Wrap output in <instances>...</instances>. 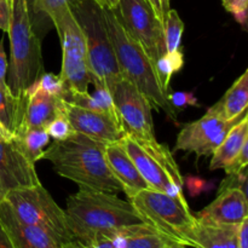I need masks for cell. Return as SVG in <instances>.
Wrapping results in <instances>:
<instances>
[{"label": "cell", "instance_id": "cell-1", "mask_svg": "<svg viewBox=\"0 0 248 248\" xmlns=\"http://www.w3.org/2000/svg\"><path fill=\"white\" fill-rule=\"evenodd\" d=\"M65 216L73 237L81 244L145 223L130 201L116 194L84 188L68 198Z\"/></svg>", "mask_w": 248, "mask_h": 248}, {"label": "cell", "instance_id": "cell-2", "mask_svg": "<svg viewBox=\"0 0 248 248\" xmlns=\"http://www.w3.org/2000/svg\"><path fill=\"white\" fill-rule=\"evenodd\" d=\"M106 145L77 132L65 140H55L44 150L43 159L50 161L61 177L77 183L79 188L119 194L123 188L107 164Z\"/></svg>", "mask_w": 248, "mask_h": 248}, {"label": "cell", "instance_id": "cell-3", "mask_svg": "<svg viewBox=\"0 0 248 248\" xmlns=\"http://www.w3.org/2000/svg\"><path fill=\"white\" fill-rule=\"evenodd\" d=\"M103 16L124 79L135 85L149 99L152 107L156 110H164L170 119L176 121L177 111L170 104L167 93L160 85L152 60L142 46L126 33L114 10L103 9Z\"/></svg>", "mask_w": 248, "mask_h": 248}, {"label": "cell", "instance_id": "cell-4", "mask_svg": "<svg viewBox=\"0 0 248 248\" xmlns=\"http://www.w3.org/2000/svg\"><path fill=\"white\" fill-rule=\"evenodd\" d=\"M7 85L12 94L26 99L27 89L44 73L41 40L34 31L28 0H11Z\"/></svg>", "mask_w": 248, "mask_h": 248}, {"label": "cell", "instance_id": "cell-5", "mask_svg": "<svg viewBox=\"0 0 248 248\" xmlns=\"http://www.w3.org/2000/svg\"><path fill=\"white\" fill-rule=\"evenodd\" d=\"M128 200L147 224L177 244L198 248V218L186 199L148 188Z\"/></svg>", "mask_w": 248, "mask_h": 248}, {"label": "cell", "instance_id": "cell-6", "mask_svg": "<svg viewBox=\"0 0 248 248\" xmlns=\"http://www.w3.org/2000/svg\"><path fill=\"white\" fill-rule=\"evenodd\" d=\"M70 9L85 34L87 62L94 77L93 84L103 85L110 91L123 75L107 31L103 9L92 0H73Z\"/></svg>", "mask_w": 248, "mask_h": 248}, {"label": "cell", "instance_id": "cell-7", "mask_svg": "<svg viewBox=\"0 0 248 248\" xmlns=\"http://www.w3.org/2000/svg\"><path fill=\"white\" fill-rule=\"evenodd\" d=\"M18 219L45 232L58 246L73 241L65 211L43 186L7 190L2 196Z\"/></svg>", "mask_w": 248, "mask_h": 248}, {"label": "cell", "instance_id": "cell-8", "mask_svg": "<svg viewBox=\"0 0 248 248\" xmlns=\"http://www.w3.org/2000/svg\"><path fill=\"white\" fill-rule=\"evenodd\" d=\"M150 189L179 199L183 194V177L171 150L155 140H142L126 133L119 140Z\"/></svg>", "mask_w": 248, "mask_h": 248}, {"label": "cell", "instance_id": "cell-9", "mask_svg": "<svg viewBox=\"0 0 248 248\" xmlns=\"http://www.w3.org/2000/svg\"><path fill=\"white\" fill-rule=\"evenodd\" d=\"M126 33L137 41L155 64L167 52L164 24L147 0H120L115 10Z\"/></svg>", "mask_w": 248, "mask_h": 248}, {"label": "cell", "instance_id": "cell-10", "mask_svg": "<svg viewBox=\"0 0 248 248\" xmlns=\"http://www.w3.org/2000/svg\"><path fill=\"white\" fill-rule=\"evenodd\" d=\"M110 93L126 133L137 140H156L149 99L124 78L114 85Z\"/></svg>", "mask_w": 248, "mask_h": 248}, {"label": "cell", "instance_id": "cell-11", "mask_svg": "<svg viewBox=\"0 0 248 248\" xmlns=\"http://www.w3.org/2000/svg\"><path fill=\"white\" fill-rule=\"evenodd\" d=\"M247 113L230 121L220 120L206 113L199 120L183 126L177 136L174 150H183L196 156H210L222 143L232 126L236 125Z\"/></svg>", "mask_w": 248, "mask_h": 248}, {"label": "cell", "instance_id": "cell-12", "mask_svg": "<svg viewBox=\"0 0 248 248\" xmlns=\"http://www.w3.org/2000/svg\"><path fill=\"white\" fill-rule=\"evenodd\" d=\"M63 111L75 132L103 144L119 142L126 135L120 119L110 114L81 108L67 101Z\"/></svg>", "mask_w": 248, "mask_h": 248}, {"label": "cell", "instance_id": "cell-13", "mask_svg": "<svg viewBox=\"0 0 248 248\" xmlns=\"http://www.w3.org/2000/svg\"><path fill=\"white\" fill-rule=\"evenodd\" d=\"M0 184L7 190L40 184L34 164L29 162L14 142L0 140Z\"/></svg>", "mask_w": 248, "mask_h": 248}, {"label": "cell", "instance_id": "cell-14", "mask_svg": "<svg viewBox=\"0 0 248 248\" xmlns=\"http://www.w3.org/2000/svg\"><path fill=\"white\" fill-rule=\"evenodd\" d=\"M199 220L215 224L239 225L248 218L247 194L239 189H229L222 193L196 215Z\"/></svg>", "mask_w": 248, "mask_h": 248}, {"label": "cell", "instance_id": "cell-15", "mask_svg": "<svg viewBox=\"0 0 248 248\" xmlns=\"http://www.w3.org/2000/svg\"><path fill=\"white\" fill-rule=\"evenodd\" d=\"M0 227L14 248H60L45 232L18 219L4 199L0 201Z\"/></svg>", "mask_w": 248, "mask_h": 248}, {"label": "cell", "instance_id": "cell-16", "mask_svg": "<svg viewBox=\"0 0 248 248\" xmlns=\"http://www.w3.org/2000/svg\"><path fill=\"white\" fill-rule=\"evenodd\" d=\"M104 154L109 170L128 199L135 196L140 190L149 188L120 143L115 142L107 144Z\"/></svg>", "mask_w": 248, "mask_h": 248}, {"label": "cell", "instance_id": "cell-17", "mask_svg": "<svg viewBox=\"0 0 248 248\" xmlns=\"http://www.w3.org/2000/svg\"><path fill=\"white\" fill-rule=\"evenodd\" d=\"M24 97H26V107H24L23 118H22L21 126L15 133L26 128L44 127L55 116L63 113L64 109V99L50 96L39 90L27 89Z\"/></svg>", "mask_w": 248, "mask_h": 248}, {"label": "cell", "instance_id": "cell-18", "mask_svg": "<svg viewBox=\"0 0 248 248\" xmlns=\"http://www.w3.org/2000/svg\"><path fill=\"white\" fill-rule=\"evenodd\" d=\"M62 47V55L78 60H87V48L85 34L75 18L72 9H67L51 18Z\"/></svg>", "mask_w": 248, "mask_h": 248}, {"label": "cell", "instance_id": "cell-19", "mask_svg": "<svg viewBox=\"0 0 248 248\" xmlns=\"http://www.w3.org/2000/svg\"><path fill=\"white\" fill-rule=\"evenodd\" d=\"M248 70L230 86L224 96L207 110V114L224 121L234 120L247 113Z\"/></svg>", "mask_w": 248, "mask_h": 248}, {"label": "cell", "instance_id": "cell-20", "mask_svg": "<svg viewBox=\"0 0 248 248\" xmlns=\"http://www.w3.org/2000/svg\"><path fill=\"white\" fill-rule=\"evenodd\" d=\"M248 140V115H245L239 123L230 128L217 149L213 152L210 162V170L225 169L229 166L235 157L239 155L240 150Z\"/></svg>", "mask_w": 248, "mask_h": 248}, {"label": "cell", "instance_id": "cell-21", "mask_svg": "<svg viewBox=\"0 0 248 248\" xmlns=\"http://www.w3.org/2000/svg\"><path fill=\"white\" fill-rule=\"evenodd\" d=\"M239 225L215 224L198 219V248H237Z\"/></svg>", "mask_w": 248, "mask_h": 248}, {"label": "cell", "instance_id": "cell-22", "mask_svg": "<svg viewBox=\"0 0 248 248\" xmlns=\"http://www.w3.org/2000/svg\"><path fill=\"white\" fill-rule=\"evenodd\" d=\"M60 78L68 90L75 92H89V85L94 82L87 60H78L63 55Z\"/></svg>", "mask_w": 248, "mask_h": 248}, {"label": "cell", "instance_id": "cell-23", "mask_svg": "<svg viewBox=\"0 0 248 248\" xmlns=\"http://www.w3.org/2000/svg\"><path fill=\"white\" fill-rule=\"evenodd\" d=\"M124 234V248H170L177 244L147 223L126 227Z\"/></svg>", "mask_w": 248, "mask_h": 248}, {"label": "cell", "instance_id": "cell-24", "mask_svg": "<svg viewBox=\"0 0 248 248\" xmlns=\"http://www.w3.org/2000/svg\"><path fill=\"white\" fill-rule=\"evenodd\" d=\"M93 85V93H89V92H75L68 90V96L65 98V101L70 104H74V106L81 107V108L90 109V110L102 111V113L110 114V115L119 118L110 91L101 84Z\"/></svg>", "mask_w": 248, "mask_h": 248}, {"label": "cell", "instance_id": "cell-25", "mask_svg": "<svg viewBox=\"0 0 248 248\" xmlns=\"http://www.w3.org/2000/svg\"><path fill=\"white\" fill-rule=\"evenodd\" d=\"M14 144L31 164L43 160L44 148L50 142V136L44 127L26 128L15 133Z\"/></svg>", "mask_w": 248, "mask_h": 248}, {"label": "cell", "instance_id": "cell-26", "mask_svg": "<svg viewBox=\"0 0 248 248\" xmlns=\"http://www.w3.org/2000/svg\"><path fill=\"white\" fill-rule=\"evenodd\" d=\"M26 99H19L0 87V123L15 135L21 126Z\"/></svg>", "mask_w": 248, "mask_h": 248}, {"label": "cell", "instance_id": "cell-27", "mask_svg": "<svg viewBox=\"0 0 248 248\" xmlns=\"http://www.w3.org/2000/svg\"><path fill=\"white\" fill-rule=\"evenodd\" d=\"M183 65L184 56L181 50L174 51V52H166L155 62V72H156L157 79H159V82L165 93L170 92V82H171L173 74L179 72L183 68Z\"/></svg>", "mask_w": 248, "mask_h": 248}, {"label": "cell", "instance_id": "cell-28", "mask_svg": "<svg viewBox=\"0 0 248 248\" xmlns=\"http://www.w3.org/2000/svg\"><path fill=\"white\" fill-rule=\"evenodd\" d=\"M183 31L184 22L179 17L178 12L176 10L171 9L164 22L165 44H166L167 52H174V51L181 50Z\"/></svg>", "mask_w": 248, "mask_h": 248}, {"label": "cell", "instance_id": "cell-29", "mask_svg": "<svg viewBox=\"0 0 248 248\" xmlns=\"http://www.w3.org/2000/svg\"><path fill=\"white\" fill-rule=\"evenodd\" d=\"M28 89L39 90L50 96L57 97V98L64 99V101L68 96V89L65 87L64 82L62 81L60 75H55L53 73L44 72Z\"/></svg>", "mask_w": 248, "mask_h": 248}, {"label": "cell", "instance_id": "cell-30", "mask_svg": "<svg viewBox=\"0 0 248 248\" xmlns=\"http://www.w3.org/2000/svg\"><path fill=\"white\" fill-rule=\"evenodd\" d=\"M44 128H45V131L47 132V135L50 137H52L55 140H58V142L60 140H68V138H70L72 136H74L77 133L74 128H73V126L70 125L64 111L58 114L52 120L48 121L44 126Z\"/></svg>", "mask_w": 248, "mask_h": 248}, {"label": "cell", "instance_id": "cell-31", "mask_svg": "<svg viewBox=\"0 0 248 248\" xmlns=\"http://www.w3.org/2000/svg\"><path fill=\"white\" fill-rule=\"evenodd\" d=\"M73 0H34V11L53 18L64 10L69 9Z\"/></svg>", "mask_w": 248, "mask_h": 248}, {"label": "cell", "instance_id": "cell-32", "mask_svg": "<svg viewBox=\"0 0 248 248\" xmlns=\"http://www.w3.org/2000/svg\"><path fill=\"white\" fill-rule=\"evenodd\" d=\"M229 189H239L247 194V170H242L240 172H234V173H228L227 177L223 179L220 183L218 193H222Z\"/></svg>", "mask_w": 248, "mask_h": 248}, {"label": "cell", "instance_id": "cell-33", "mask_svg": "<svg viewBox=\"0 0 248 248\" xmlns=\"http://www.w3.org/2000/svg\"><path fill=\"white\" fill-rule=\"evenodd\" d=\"M167 99L176 111L183 110L186 107H198V99L190 92H169Z\"/></svg>", "mask_w": 248, "mask_h": 248}, {"label": "cell", "instance_id": "cell-34", "mask_svg": "<svg viewBox=\"0 0 248 248\" xmlns=\"http://www.w3.org/2000/svg\"><path fill=\"white\" fill-rule=\"evenodd\" d=\"M223 6L228 12L232 14L239 23L246 24L248 0H222Z\"/></svg>", "mask_w": 248, "mask_h": 248}, {"label": "cell", "instance_id": "cell-35", "mask_svg": "<svg viewBox=\"0 0 248 248\" xmlns=\"http://www.w3.org/2000/svg\"><path fill=\"white\" fill-rule=\"evenodd\" d=\"M248 164V140L244 144L242 149L240 150L239 155L234 159V161L225 167V172L228 173H234V172H240L242 170L247 169Z\"/></svg>", "mask_w": 248, "mask_h": 248}, {"label": "cell", "instance_id": "cell-36", "mask_svg": "<svg viewBox=\"0 0 248 248\" xmlns=\"http://www.w3.org/2000/svg\"><path fill=\"white\" fill-rule=\"evenodd\" d=\"M7 69H9V61L4 48V38H1L0 39V87L5 91H11L7 85Z\"/></svg>", "mask_w": 248, "mask_h": 248}, {"label": "cell", "instance_id": "cell-37", "mask_svg": "<svg viewBox=\"0 0 248 248\" xmlns=\"http://www.w3.org/2000/svg\"><path fill=\"white\" fill-rule=\"evenodd\" d=\"M11 22V0H0V29L7 33Z\"/></svg>", "mask_w": 248, "mask_h": 248}, {"label": "cell", "instance_id": "cell-38", "mask_svg": "<svg viewBox=\"0 0 248 248\" xmlns=\"http://www.w3.org/2000/svg\"><path fill=\"white\" fill-rule=\"evenodd\" d=\"M147 1L149 2L152 9L154 10L155 15L160 19V22L164 24L167 14L171 10V7H170V0H147Z\"/></svg>", "mask_w": 248, "mask_h": 248}, {"label": "cell", "instance_id": "cell-39", "mask_svg": "<svg viewBox=\"0 0 248 248\" xmlns=\"http://www.w3.org/2000/svg\"><path fill=\"white\" fill-rule=\"evenodd\" d=\"M237 248H248V218L239 225Z\"/></svg>", "mask_w": 248, "mask_h": 248}, {"label": "cell", "instance_id": "cell-40", "mask_svg": "<svg viewBox=\"0 0 248 248\" xmlns=\"http://www.w3.org/2000/svg\"><path fill=\"white\" fill-rule=\"evenodd\" d=\"M93 2H96L98 6H101L102 9L107 10H115L118 7L119 1L120 0H92Z\"/></svg>", "mask_w": 248, "mask_h": 248}, {"label": "cell", "instance_id": "cell-41", "mask_svg": "<svg viewBox=\"0 0 248 248\" xmlns=\"http://www.w3.org/2000/svg\"><path fill=\"white\" fill-rule=\"evenodd\" d=\"M0 140H5V142H11L14 140V133L7 130L1 123H0Z\"/></svg>", "mask_w": 248, "mask_h": 248}, {"label": "cell", "instance_id": "cell-42", "mask_svg": "<svg viewBox=\"0 0 248 248\" xmlns=\"http://www.w3.org/2000/svg\"><path fill=\"white\" fill-rule=\"evenodd\" d=\"M0 248H14L1 227H0Z\"/></svg>", "mask_w": 248, "mask_h": 248}, {"label": "cell", "instance_id": "cell-43", "mask_svg": "<svg viewBox=\"0 0 248 248\" xmlns=\"http://www.w3.org/2000/svg\"><path fill=\"white\" fill-rule=\"evenodd\" d=\"M60 248H75V246H74V244H73V241H70V242H68V244L62 245Z\"/></svg>", "mask_w": 248, "mask_h": 248}, {"label": "cell", "instance_id": "cell-44", "mask_svg": "<svg viewBox=\"0 0 248 248\" xmlns=\"http://www.w3.org/2000/svg\"><path fill=\"white\" fill-rule=\"evenodd\" d=\"M170 248H188V247L184 246V245H181V244H174L173 246H171Z\"/></svg>", "mask_w": 248, "mask_h": 248}, {"label": "cell", "instance_id": "cell-45", "mask_svg": "<svg viewBox=\"0 0 248 248\" xmlns=\"http://www.w3.org/2000/svg\"><path fill=\"white\" fill-rule=\"evenodd\" d=\"M0 195H1V196H4V190H2V186H1V184H0Z\"/></svg>", "mask_w": 248, "mask_h": 248}, {"label": "cell", "instance_id": "cell-46", "mask_svg": "<svg viewBox=\"0 0 248 248\" xmlns=\"http://www.w3.org/2000/svg\"><path fill=\"white\" fill-rule=\"evenodd\" d=\"M1 199H2V196H1V195H0V201H1Z\"/></svg>", "mask_w": 248, "mask_h": 248}]
</instances>
